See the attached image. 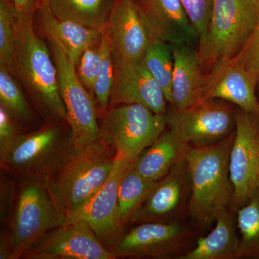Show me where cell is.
Masks as SVG:
<instances>
[{
  "label": "cell",
  "instance_id": "1",
  "mask_svg": "<svg viewBox=\"0 0 259 259\" xmlns=\"http://www.w3.org/2000/svg\"><path fill=\"white\" fill-rule=\"evenodd\" d=\"M0 258H21L46 233L67 222L45 181L1 175Z\"/></svg>",
  "mask_w": 259,
  "mask_h": 259
},
{
  "label": "cell",
  "instance_id": "2",
  "mask_svg": "<svg viewBox=\"0 0 259 259\" xmlns=\"http://www.w3.org/2000/svg\"><path fill=\"white\" fill-rule=\"evenodd\" d=\"M234 134L209 146L189 147L186 163L190 177L188 212L202 226L215 222L228 209L233 195L229 157Z\"/></svg>",
  "mask_w": 259,
  "mask_h": 259
},
{
  "label": "cell",
  "instance_id": "3",
  "mask_svg": "<svg viewBox=\"0 0 259 259\" xmlns=\"http://www.w3.org/2000/svg\"><path fill=\"white\" fill-rule=\"evenodd\" d=\"M117 151L102 140L84 148L73 146L45 181L48 190L66 219L108 180Z\"/></svg>",
  "mask_w": 259,
  "mask_h": 259
},
{
  "label": "cell",
  "instance_id": "4",
  "mask_svg": "<svg viewBox=\"0 0 259 259\" xmlns=\"http://www.w3.org/2000/svg\"><path fill=\"white\" fill-rule=\"evenodd\" d=\"M66 120H51L40 128L19 135L0 148L1 175L46 181L73 148Z\"/></svg>",
  "mask_w": 259,
  "mask_h": 259
},
{
  "label": "cell",
  "instance_id": "5",
  "mask_svg": "<svg viewBox=\"0 0 259 259\" xmlns=\"http://www.w3.org/2000/svg\"><path fill=\"white\" fill-rule=\"evenodd\" d=\"M34 15L18 12L15 75L23 81L49 120H65L66 108L59 93L57 70L47 44L35 33Z\"/></svg>",
  "mask_w": 259,
  "mask_h": 259
},
{
  "label": "cell",
  "instance_id": "6",
  "mask_svg": "<svg viewBox=\"0 0 259 259\" xmlns=\"http://www.w3.org/2000/svg\"><path fill=\"white\" fill-rule=\"evenodd\" d=\"M258 16L257 0H214L208 28L199 38L201 65L213 68L234 59L249 40Z\"/></svg>",
  "mask_w": 259,
  "mask_h": 259
},
{
  "label": "cell",
  "instance_id": "7",
  "mask_svg": "<svg viewBox=\"0 0 259 259\" xmlns=\"http://www.w3.org/2000/svg\"><path fill=\"white\" fill-rule=\"evenodd\" d=\"M98 122L102 141L131 161L157 140L167 124L166 115L139 104L109 107Z\"/></svg>",
  "mask_w": 259,
  "mask_h": 259
},
{
  "label": "cell",
  "instance_id": "8",
  "mask_svg": "<svg viewBox=\"0 0 259 259\" xmlns=\"http://www.w3.org/2000/svg\"><path fill=\"white\" fill-rule=\"evenodd\" d=\"M50 47L73 144L80 149L88 147L101 140L96 101L80 81L69 56L55 42H50Z\"/></svg>",
  "mask_w": 259,
  "mask_h": 259
},
{
  "label": "cell",
  "instance_id": "9",
  "mask_svg": "<svg viewBox=\"0 0 259 259\" xmlns=\"http://www.w3.org/2000/svg\"><path fill=\"white\" fill-rule=\"evenodd\" d=\"M194 233L177 221L146 222L122 234L108 250L115 258H180Z\"/></svg>",
  "mask_w": 259,
  "mask_h": 259
},
{
  "label": "cell",
  "instance_id": "10",
  "mask_svg": "<svg viewBox=\"0 0 259 259\" xmlns=\"http://www.w3.org/2000/svg\"><path fill=\"white\" fill-rule=\"evenodd\" d=\"M229 157L233 195L230 209H236L259 192V120L242 111L236 116Z\"/></svg>",
  "mask_w": 259,
  "mask_h": 259
},
{
  "label": "cell",
  "instance_id": "11",
  "mask_svg": "<svg viewBox=\"0 0 259 259\" xmlns=\"http://www.w3.org/2000/svg\"><path fill=\"white\" fill-rule=\"evenodd\" d=\"M23 259H115L83 220L51 230L24 253Z\"/></svg>",
  "mask_w": 259,
  "mask_h": 259
},
{
  "label": "cell",
  "instance_id": "12",
  "mask_svg": "<svg viewBox=\"0 0 259 259\" xmlns=\"http://www.w3.org/2000/svg\"><path fill=\"white\" fill-rule=\"evenodd\" d=\"M134 161L117 152L108 180L67 219V222L78 220L86 221L107 249L124 231L119 220V189L121 181Z\"/></svg>",
  "mask_w": 259,
  "mask_h": 259
},
{
  "label": "cell",
  "instance_id": "13",
  "mask_svg": "<svg viewBox=\"0 0 259 259\" xmlns=\"http://www.w3.org/2000/svg\"><path fill=\"white\" fill-rule=\"evenodd\" d=\"M167 124L187 144L209 146L229 136L236 117L229 107L214 100H203L193 106L165 114Z\"/></svg>",
  "mask_w": 259,
  "mask_h": 259
},
{
  "label": "cell",
  "instance_id": "14",
  "mask_svg": "<svg viewBox=\"0 0 259 259\" xmlns=\"http://www.w3.org/2000/svg\"><path fill=\"white\" fill-rule=\"evenodd\" d=\"M105 30L114 64L142 60L151 37L136 0H115Z\"/></svg>",
  "mask_w": 259,
  "mask_h": 259
},
{
  "label": "cell",
  "instance_id": "15",
  "mask_svg": "<svg viewBox=\"0 0 259 259\" xmlns=\"http://www.w3.org/2000/svg\"><path fill=\"white\" fill-rule=\"evenodd\" d=\"M141 16L151 39L171 47H190L199 34L191 22L182 0H144Z\"/></svg>",
  "mask_w": 259,
  "mask_h": 259
},
{
  "label": "cell",
  "instance_id": "16",
  "mask_svg": "<svg viewBox=\"0 0 259 259\" xmlns=\"http://www.w3.org/2000/svg\"><path fill=\"white\" fill-rule=\"evenodd\" d=\"M114 66L115 82L109 107L139 104L156 113L166 114L164 93L142 60Z\"/></svg>",
  "mask_w": 259,
  "mask_h": 259
},
{
  "label": "cell",
  "instance_id": "17",
  "mask_svg": "<svg viewBox=\"0 0 259 259\" xmlns=\"http://www.w3.org/2000/svg\"><path fill=\"white\" fill-rule=\"evenodd\" d=\"M188 183L190 177L185 159L157 182L133 213L129 223L171 221L185 204Z\"/></svg>",
  "mask_w": 259,
  "mask_h": 259
},
{
  "label": "cell",
  "instance_id": "18",
  "mask_svg": "<svg viewBox=\"0 0 259 259\" xmlns=\"http://www.w3.org/2000/svg\"><path fill=\"white\" fill-rule=\"evenodd\" d=\"M257 83L251 75L240 65L233 62L221 63L205 75L203 100H226L259 120V102L255 95Z\"/></svg>",
  "mask_w": 259,
  "mask_h": 259
},
{
  "label": "cell",
  "instance_id": "19",
  "mask_svg": "<svg viewBox=\"0 0 259 259\" xmlns=\"http://www.w3.org/2000/svg\"><path fill=\"white\" fill-rule=\"evenodd\" d=\"M39 26L49 42L58 44L77 66L83 51L100 44L102 31L54 16L47 3L38 10Z\"/></svg>",
  "mask_w": 259,
  "mask_h": 259
},
{
  "label": "cell",
  "instance_id": "20",
  "mask_svg": "<svg viewBox=\"0 0 259 259\" xmlns=\"http://www.w3.org/2000/svg\"><path fill=\"white\" fill-rule=\"evenodd\" d=\"M174 55L172 103L184 110L203 101L205 75L202 74L197 51L190 47H171Z\"/></svg>",
  "mask_w": 259,
  "mask_h": 259
},
{
  "label": "cell",
  "instance_id": "21",
  "mask_svg": "<svg viewBox=\"0 0 259 259\" xmlns=\"http://www.w3.org/2000/svg\"><path fill=\"white\" fill-rule=\"evenodd\" d=\"M189 147L190 145L170 128L135 159L134 169L144 178L158 182L185 159Z\"/></svg>",
  "mask_w": 259,
  "mask_h": 259
},
{
  "label": "cell",
  "instance_id": "22",
  "mask_svg": "<svg viewBox=\"0 0 259 259\" xmlns=\"http://www.w3.org/2000/svg\"><path fill=\"white\" fill-rule=\"evenodd\" d=\"M216 225L207 236L199 238L192 249L179 259L238 258L240 238L236 233L234 220L228 209L215 220Z\"/></svg>",
  "mask_w": 259,
  "mask_h": 259
},
{
  "label": "cell",
  "instance_id": "23",
  "mask_svg": "<svg viewBox=\"0 0 259 259\" xmlns=\"http://www.w3.org/2000/svg\"><path fill=\"white\" fill-rule=\"evenodd\" d=\"M115 3V0H47L56 18L102 32L106 28Z\"/></svg>",
  "mask_w": 259,
  "mask_h": 259
},
{
  "label": "cell",
  "instance_id": "24",
  "mask_svg": "<svg viewBox=\"0 0 259 259\" xmlns=\"http://www.w3.org/2000/svg\"><path fill=\"white\" fill-rule=\"evenodd\" d=\"M142 61L150 74L161 87L167 102L171 104L174 73L171 46L161 40L151 39Z\"/></svg>",
  "mask_w": 259,
  "mask_h": 259
},
{
  "label": "cell",
  "instance_id": "25",
  "mask_svg": "<svg viewBox=\"0 0 259 259\" xmlns=\"http://www.w3.org/2000/svg\"><path fill=\"white\" fill-rule=\"evenodd\" d=\"M157 182L148 180L139 175L134 163L121 181L118 194L119 220L121 226L128 224L133 213L144 202Z\"/></svg>",
  "mask_w": 259,
  "mask_h": 259
},
{
  "label": "cell",
  "instance_id": "26",
  "mask_svg": "<svg viewBox=\"0 0 259 259\" xmlns=\"http://www.w3.org/2000/svg\"><path fill=\"white\" fill-rule=\"evenodd\" d=\"M236 212L241 235L238 258H259V192Z\"/></svg>",
  "mask_w": 259,
  "mask_h": 259
},
{
  "label": "cell",
  "instance_id": "27",
  "mask_svg": "<svg viewBox=\"0 0 259 259\" xmlns=\"http://www.w3.org/2000/svg\"><path fill=\"white\" fill-rule=\"evenodd\" d=\"M8 70L0 66V106L20 123H37V117L25 95Z\"/></svg>",
  "mask_w": 259,
  "mask_h": 259
},
{
  "label": "cell",
  "instance_id": "28",
  "mask_svg": "<svg viewBox=\"0 0 259 259\" xmlns=\"http://www.w3.org/2000/svg\"><path fill=\"white\" fill-rule=\"evenodd\" d=\"M18 38V12L8 0H0V66L15 76Z\"/></svg>",
  "mask_w": 259,
  "mask_h": 259
},
{
  "label": "cell",
  "instance_id": "29",
  "mask_svg": "<svg viewBox=\"0 0 259 259\" xmlns=\"http://www.w3.org/2000/svg\"><path fill=\"white\" fill-rule=\"evenodd\" d=\"M100 48L102 51L101 67L97 76L94 93L99 115L108 110L112 88L115 82V66L113 58L110 42L105 29L102 32Z\"/></svg>",
  "mask_w": 259,
  "mask_h": 259
},
{
  "label": "cell",
  "instance_id": "30",
  "mask_svg": "<svg viewBox=\"0 0 259 259\" xmlns=\"http://www.w3.org/2000/svg\"><path fill=\"white\" fill-rule=\"evenodd\" d=\"M101 64L102 51L100 42L83 51L76 66V74L80 81L93 97Z\"/></svg>",
  "mask_w": 259,
  "mask_h": 259
},
{
  "label": "cell",
  "instance_id": "31",
  "mask_svg": "<svg viewBox=\"0 0 259 259\" xmlns=\"http://www.w3.org/2000/svg\"><path fill=\"white\" fill-rule=\"evenodd\" d=\"M258 21L253 34L243 51L234 59L229 61L244 68L257 83L259 82V0Z\"/></svg>",
  "mask_w": 259,
  "mask_h": 259
},
{
  "label": "cell",
  "instance_id": "32",
  "mask_svg": "<svg viewBox=\"0 0 259 259\" xmlns=\"http://www.w3.org/2000/svg\"><path fill=\"white\" fill-rule=\"evenodd\" d=\"M182 2L200 38L208 28L214 0H182Z\"/></svg>",
  "mask_w": 259,
  "mask_h": 259
},
{
  "label": "cell",
  "instance_id": "33",
  "mask_svg": "<svg viewBox=\"0 0 259 259\" xmlns=\"http://www.w3.org/2000/svg\"><path fill=\"white\" fill-rule=\"evenodd\" d=\"M23 134L20 124L9 112L0 106V148L9 144L19 135Z\"/></svg>",
  "mask_w": 259,
  "mask_h": 259
},
{
  "label": "cell",
  "instance_id": "34",
  "mask_svg": "<svg viewBox=\"0 0 259 259\" xmlns=\"http://www.w3.org/2000/svg\"><path fill=\"white\" fill-rule=\"evenodd\" d=\"M47 3V0H13L17 10L23 14H35L37 10Z\"/></svg>",
  "mask_w": 259,
  "mask_h": 259
}]
</instances>
